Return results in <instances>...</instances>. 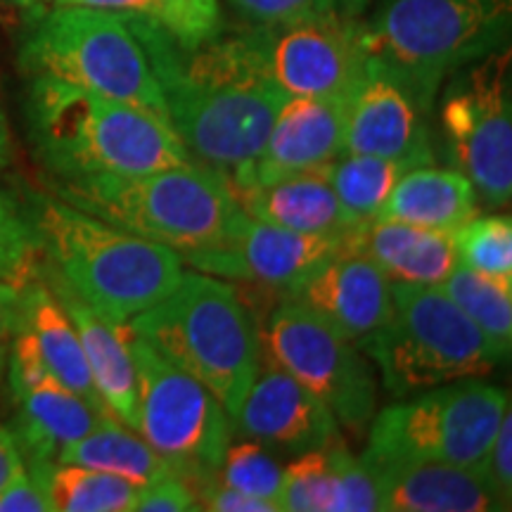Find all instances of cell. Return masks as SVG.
<instances>
[{
	"label": "cell",
	"instance_id": "28",
	"mask_svg": "<svg viewBox=\"0 0 512 512\" xmlns=\"http://www.w3.org/2000/svg\"><path fill=\"white\" fill-rule=\"evenodd\" d=\"M46 484L53 512H131L138 486L95 467L74 463H31Z\"/></svg>",
	"mask_w": 512,
	"mask_h": 512
},
{
	"label": "cell",
	"instance_id": "33",
	"mask_svg": "<svg viewBox=\"0 0 512 512\" xmlns=\"http://www.w3.org/2000/svg\"><path fill=\"white\" fill-rule=\"evenodd\" d=\"M214 479H219L226 486H233L242 494L273 503L280 512L283 467L268 453V448L256 444V441L249 439L242 441V444H230L219 470L214 472Z\"/></svg>",
	"mask_w": 512,
	"mask_h": 512
},
{
	"label": "cell",
	"instance_id": "14",
	"mask_svg": "<svg viewBox=\"0 0 512 512\" xmlns=\"http://www.w3.org/2000/svg\"><path fill=\"white\" fill-rule=\"evenodd\" d=\"M5 377L17 408L12 434L27 465L55 463L64 448L93 432L110 415L55 380L43 366L34 339L15 325Z\"/></svg>",
	"mask_w": 512,
	"mask_h": 512
},
{
	"label": "cell",
	"instance_id": "2",
	"mask_svg": "<svg viewBox=\"0 0 512 512\" xmlns=\"http://www.w3.org/2000/svg\"><path fill=\"white\" fill-rule=\"evenodd\" d=\"M24 214L43 268L114 325H126L181 283L185 264L174 249L95 219L60 197L34 195Z\"/></svg>",
	"mask_w": 512,
	"mask_h": 512
},
{
	"label": "cell",
	"instance_id": "34",
	"mask_svg": "<svg viewBox=\"0 0 512 512\" xmlns=\"http://www.w3.org/2000/svg\"><path fill=\"white\" fill-rule=\"evenodd\" d=\"M332 491H335L332 446L299 453L290 463V467L283 470L280 510L330 512Z\"/></svg>",
	"mask_w": 512,
	"mask_h": 512
},
{
	"label": "cell",
	"instance_id": "3",
	"mask_svg": "<svg viewBox=\"0 0 512 512\" xmlns=\"http://www.w3.org/2000/svg\"><path fill=\"white\" fill-rule=\"evenodd\" d=\"M29 136L53 178L138 176L195 162L162 114L31 76Z\"/></svg>",
	"mask_w": 512,
	"mask_h": 512
},
{
	"label": "cell",
	"instance_id": "17",
	"mask_svg": "<svg viewBox=\"0 0 512 512\" xmlns=\"http://www.w3.org/2000/svg\"><path fill=\"white\" fill-rule=\"evenodd\" d=\"M230 425L240 437L271 451L299 453L339 444V422L318 396L266 361Z\"/></svg>",
	"mask_w": 512,
	"mask_h": 512
},
{
	"label": "cell",
	"instance_id": "5",
	"mask_svg": "<svg viewBox=\"0 0 512 512\" xmlns=\"http://www.w3.org/2000/svg\"><path fill=\"white\" fill-rule=\"evenodd\" d=\"M53 195L178 256L219 242L240 214L228 176L197 162L138 176L53 178Z\"/></svg>",
	"mask_w": 512,
	"mask_h": 512
},
{
	"label": "cell",
	"instance_id": "24",
	"mask_svg": "<svg viewBox=\"0 0 512 512\" xmlns=\"http://www.w3.org/2000/svg\"><path fill=\"white\" fill-rule=\"evenodd\" d=\"M235 195L247 216L297 233L347 235L358 226L318 169L249 185Z\"/></svg>",
	"mask_w": 512,
	"mask_h": 512
},
{
	"label": "cell",
	"instance_id": "38",
	"mask_svg": "<svg viewBox=\"0 0 512 512\" xmlns=\"http://www.w3.org/2000/svg\"><path fill=\"white\" fill-rule=\"evenodd\" d=\"M136 510L140 512H188L200 510L197 491L183 475H166L138 489Z\"/></svg>",
	"mask_w": 512,
	"mask_h": 512
},
{
	"label": "cell",
	"instance_id": "31",
	"mask_svg": "<svg viewBox=\"0 0 512 512\" xmlns=\"http://www.w3.org/2000/svg\"><path fill=\"white\" fill-rule=\"evenodd\" d=\"M458 261L489 278L512 283V221L510 216H475L456 233Z\"/></svg>",
	"mask_w": 512,
	"mask_h": 512
},
{
	"label": "cell",
	"instance_id": "7",
	"mask_svg": "<svg viewBox=\"0 0 512 512\" xmlns=\"http://www.w3.org/2000/svg\"><path fill=\"white\" fill-rule=\"evenodd\" d=\"M358 349L375 363L384 389L401 396L484 377L501 358L482 330L439 285L392 283V316Z\"/></svg>",
	"mask_w": 512,
	"mask_h": 512
},
{
	"label": "cell",
	"instance_id": "15",
	"mask_svg": "<svg viewBox=\"0 0 512 512\" xmlns=\"http://www.w3.org/2000/svg\"><path fill=\"white\" fill-rule=\"evenodd\" d=\"M347 235H309L235 216L226 235L214 245L183 254L181 261L216 278H238L285 292L304 280L313 268L347 245Z\"/></svg>",
	"mask_w": 512,
	"mask_h": 512
},
{
	"label": "cell",
	"instance_id": "19",
	"mask_svg": "<svg viewBox=\"0 0 512 512\" xmlns=\"http://www.w3.org/2000/svg\"><path fill=\"white\" fill-rule=\"evenodd\" d=\"M347 98H285L261 155L228 176L233 190L316 171L342 155Z\"/></svg>",
	"mask_w": 512,
	"mask_h": 512
},
{
	"label": "cell",
	"instance_id": "29",
	"mask_svg": "<svg viewBox=\"0 0 512 512\" xmlns=\"http://www.w3.org/2000/svg\"><path fill=\"white\" fill-rule=\"evenodd\" d=\"M411 166L373 155H342L320 166V174L332 185L342 207L358 226L380 216L394 185Z\"/></svg>",
	"mask_w": 512,
	"mask_h": 512
},
{
	"label": "cell",
	"instance_id": "10",
	"mask_svg": "<svg viewBox=\"0 0 512 512\" xmlns=\"http://www.w3.org/2000/svg\"><path fill=\"white\" fill-rule=\"evenodd\" d=\"M136 370V432L190 484L214 477L233 437L221 401L124 325Z\"/></svg>",
	"mask_w": 512,
	"mask_h": 512
},
{
	"label": "cell",
	"instance_id": "4",
	"mask_svg": "<svg viewBox=\"0 0 512 512\" xmlns=\"http://www.w3.org/2000/svg\"><path fill=\"white\" fill-rule=\"evenodd\" d=\"M126 325L202 382L228 415L245 401L264 363L256 323L238 290L195 268Z\"/></svg>",
	"mask_w": 512,
	"mask_h": 512
},
{
	"label": "cell",
	"instance_id": "6",
	"mask_svg": "<svg viewBox=\"0 0 512 512\" xmlns=\"http://www.w3.org/2000/svg\"><path fill=\"white\" fill-rule=\"evenodd\" d=\"M510 27L512 0H382L366 43L432 107L444 79L508 48Z\"/></svg>",
	"mask_w": 512,
	"mask_h": 512
},
{
	"label": "cell",
	"instance_id": "8",
	"mask_svg": "<svg viewBox=\"0 0 512 512\" xmlns=\"http://www.w3.org/2000/svg\"><path fill=\"white\" fill-rule=\"evenodd\" d=\"M22 69L105 98L164 114L150 57L131 22L119 12L53 5L24 38Z\"/></svg>",
	"mask_w": 512,
	"mask_h": 512
},
{
	"label": "cell",
	"instance_id": "18",
	"mask_svg": "<svg viewBox=\"0 0 512 512\" xmlns=\"http://www.w3.org/2000/svg\"><path fill=\"white\" fill-rule=\"evenodd\" d=\"M285 299L306 306L358 347L392 316V280L351 249L347 238L339 252L287 287Z\"/></svg>",
	"mask_w": 512,
	"mask_h": 512
},
{
	"label": "cell",
	"instance_id": "11",
	"mask_svg": "<svg viewBox=\"0 0 512 512\" xmlns=\"http://www.w3.org/2000/svg\"><path fill=\"white\" fill-rule=\"evenodd\" d=\"M252 67L287 98H349L368 69L361 17H311L233 31Z\"/></svg>",
	"mask_w": 512,
	"mask_h": 512
},
{
	"label": "cell",
	"instance_id": "42",
	"mask_svg": "<svg viewBox=\"0 0 512 512\" xmlns=\"http://www.w3.org/2000/svg\"><path fill=\"white\" fill-rule=\"evenodd\" d=\"M12 292L0 287V384L8 373V354H10V339H12Z\"/></svg>",
	"mask_w": 512,
	"mask_h": 512
},
{
	"label": "cell",
	"instance_id": "21",
	"mask_svg": "<svg viewBox=\"0 0 512 512\" xmlns=\"http://www.w3.org/2000/svg\"><path fill=\"white\" fill-rule=\"evenodd\" d=\"M43 280L60 299L64 311L72 318L76 335L81 339L83 356L91 370L93 384L102 403L121 425L136 432L138 425V399H136V370H133L131 351H128L124 325H114L98 316L91 306L81 302L62 280H57L41 264Z\"/></svg>",
	"mask_w": 512,
	"mask_h": 512
},
{
	"label": "cell",
	"instance_id": "23",
	"mask_svg": "<svg viewBox=\"0 0 512 512\" xmlns=\"http://www.w3.org/2000/svg\"><path fill=\"white\" fill-rule=\"evenodd\" d=\"M380 505L389 512H491L501 510L475 467L448 463L370 465Z\"/></svg>",
	"mask_w": 512,
	"mask_h": 512
},
{
	"label": "cell",
	"instance_id": "1",
	"mask_svg": "<svg viewBox=\"0 0 512 512\" xmlns=\"http://www.w3.org/2000/svg\"><path fill=\"white\" fill-rule=\"evenodd\" d=\"M126 19L150 57L166 121L190 157L226 176L252 164L287 95L256 72L233 31L183 50L152 24Z\"/></svg>",
	"mask_w": 512,
	"mask_h": 512
},
{
	"label": "cell",
	"instance_id": "9",
	"mask_svg": "<svg viewBox=\"0 0 512 512\" xmlns=\"http://www.w3.org/2000/svg\"><path fill=\"white\" fill-rule=\"evenodd\" d=\"M510 396L482 377L415 392L370 420L368 465L448 463L475 467L494 441Z\"/></svg>",
	"mask_w": 512,
	"mask_h": 512
},
{
	"label": "cell",
	"instance_id": "40",
	"mask_svg": "<svg viewBox=\"0 0 512 512\" xmlns=\"http://www.w3.org/2000/svg\"><path fill=\"white\" fill-rule=\"evenodd\" d=\"M0 512H53L46 484L34 467H24L0 491Z\"/></svg>",
	"mask_w": 512,
	"mask_h": 512
},
{
	"label": "cell",
	"instance_id": "39",
	"mask_svg": "<svg viewBox=\"0 0 512 512\" xmlns=\"http://www.w3.org/2000/svg\"><path fill=\"white\" fill-rule=\"evenodd\" d=\"M197 491V503L200 510L211 512H278L273 503L261 501V498L242 494L233 486L221 484L219 479L207 477L202 482L192 484Z\"/></svg>",
	"mask_w": 512,
	"mask_h": 512
},
{
	"label": "cell",
	"instance_id": "26",
	"mask_svg": "<svg viewBox=\"0 0 512 512\" xmlns=\"http://www.w3.org/2000/svg\"><path fill=\"white\" fill-rule=\"evenodd\" d=\"M55 463L95 467V470L126 479L138 489L178 472L174 463L159 456L138 432L128 430L114 415L102 418L93 432L64 448Z\"/></svg>",
	"mask_w": 512,
	"mask_h": 512
},
{
	"label": "cell",
	"instance_id": "12",
	"mask_svg": "<svg viewBox=\"0 0 512 512\" xmlns=\"http://www.w3.org/2000/svg\"><path fill=\"white\" fill-rule=\"evenodd\" d=\"M261 356L318 396L339 425L366 430L377 406L370 361L306 306L283 299L261 325Z\"/></svg>",
	"mask_w": 512,
	"mask_h": 512
},
{
	"label": "cell",
	"instance_id": "37",
	"mask_svg": "<svg viewBox=\"0 0 512 512\" xmlns=\"http://www.w3.org/2000/svg\"><path fill=\"white\" fill-rule=\"evenodd\" d=\"M475 472L482 479L489 494L496 498L501 510H510L512 503V418L510 408L505 411L501 427L491 441L486 456L475 465Z\"/></svg>",
	"mask_w": 512,
	"mask_h": 512
},
{
	"label": "cell",
	"instance_id": "36",
	"mask_svg": "<svg viewBox=\"0 0 512 512\" xmlns=\"http://www.w3.org/2000/svg\"><path fill=\"white\" fill-rule=\"evenodd\" d=\"M335 491L330 512H375L382 510L377 475L363 458L351 456L342 444L332 446Z\"/></svg>",
	"mask_w": 512,
	"mask_h": 512
},
{
	"label": "cell",
	"instance_id": "41",
	"mask_svg": "<svg viewBox=\"0 0 512 512\" xmlns=\"http://www.w3.org/2000/svg\"><path fill=\"white\" fill-rule=\"evenodd\" d=\"M27 467L24 453L19 448L15 434L8 427H0V491Z\"/></svg>",
	"mask_w": 512,
	"mask_h": 512
},
{
	"label": "cell",
	"instance_id": "35",
	"mask_svg": "<svg viewBox=\"0 0 512 512\" xmlns=\"http://www.w3.org/2000/svg\"><path fill=\"white\" fill-rule=\"evenodd\" d=\"M252 24H278L311 17H361L370 0H230Z\"/></svg>",
	"mask_w": 512,
	"mask_h": 512
},
{
	"label": "cell",
	"instance_id": "43",
	"mask_svg": "<svg viewBox=\"0 0 512 512\" xmlns=\"http://www.w3.org/2000/svg\"><path fill=\"white\" fill-rule=\"evenodd\" d=\"M10 162H12V136H10L8 117H5L3 105H0V169L10 166Z\"/></svg>",
	"mask_w": 512,
	"mask_h": 512
},
{
	"label": "cell",
	"instance_id": "13",
	"mask_svg": "<svg viewBox=\"0 0 512 512\" xmlns=\"http://www.w3.org/2000/svg\"><path fill=\"white\" fill-rule=\"evenodd\" d=\"M510 48L458 69L441 102V128L453 164L486 207L512 197Z\"/></svg>",
	"mask_w": 512,
	"mask_h": 512
},
{
	"label": "cell",
	"instance_id": "22",
	"mask_svg": "<svg viewBox=\"0 0 512 512\" xmlns=\"http://www.w3.org/2000/svg\"><path fill=\"white\" fill-rule=\"evenodd\" d=\"M10 306L12 325L22 328L34 339L38 356H41L48 373L55 380H60L64 387H69L72 392L91 401L93 406L107 411L93 384L91 370H88L81 339L76 335L72 318L64 311L62 302L50 290V285L43 280V275L38 273L31 283L12 294Z\"/></svg>",
	"mask_w": 512,
	"mask_h": 512
},
{
	"label": "cell",
	"instance_id": "30",
	"mask_svg": "<svg viewBox=\"0 0 512 512\" xmlns=\"http://www.w3.org/2000/svg\"><path fill=\"white\" fill-rule=\"evenodd\" d=\"M439 287L484 332L501 363L508 361L512 349V283L458 264Z\"/></svg>",
	"mask_w": 512,
	"mask_h": 512
},
{
	"label": "cell",
	"instance_id": "32",
	"mask_svg": "<svg viewBox=\"0 0 512 512\" xmlns=\"http://www.w3.org/2000/svg\"><path fill=\"white\" fill-rule=\"evenodd\" d=\"M38 273L41 252L27 214L0 190V287L15 294Z\"/></svg>",
	"mask_w": 512,
	"mask_h": 512
},
{
	"label": "cell",
	"instance_id": "27",
	"mask_svg": "<svg viewBox=\"0 0 512 512\" xmlns=\"http://www.w3.org/2000/svg\"><path fill=\"white\" fill-rule=\"evenodd\" d=\"M53 5L119 12L164 31L183 50L200 48L226 31L221 0H53Z\"/></svg>",
	"mask_w": 512,
	"mask_h": 512
},
{
	"label": "cell",
	"instance_id": "16",
	"mask_svg": "<svg viewBox=\"0 0 512 512\" xmlns=\"http://www.w3.org/2000/svg\"><path fill=\"white\" fill-rule=\"evenodd\" d=\"M432 107L387 64L368 60L363 79L347 98L342 150L394 159L406 166L434 162L425 117Z\"/></svg>",
	"mask_w": 512,
	"mask_h": 512
},
{
	"label": "cell",
	"instance_id": "25",
	"mask_svg": "<svg viewBox=\"0 0 512 512\" xmlns=\"http://www.w3.org/2000/svg\"><path fill=\"white\" fill-rule=\"evenodd\" d=\"M479 214L475 185L458 169L422 164L408 169L394 185L377 219L413 223L422 228L458 230Z\"/></svg>",
	"mask_w": 512,
	"mask_h": 512
},
{
	"label": "cell",
	"instance_id": "20",
	"mask_svg": "<svg viewBox=\"0 0 512 512\" xmlns=\"http://www.w3.org/2000/svg\"><path fill=\"white\" fill-rule=\"evenodd\" d=\"M456 230L373 219L349 233V247L380 268L392 283L441 285L458 261Z\"/></svg>",
	"mask_w": 512,
	"mask_h": 512
},
{
	"label": "cell",
	"instance_id": "44",
	"mask_svg": "<svg viewBox=\"0 0 512 512\" xmlns=\"http://www.w3.org/2000/svg\"><path fill=\"white\" fill-rule=\"evenodd\" d=\"M12 5H17V8H34L38 0H10Z\"/></svg>",
	"mask_w": 512,
	"mask_h": 512
}]
</instances>
